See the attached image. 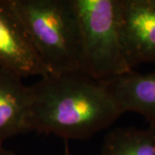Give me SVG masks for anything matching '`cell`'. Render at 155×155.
I'll return each instance as SVG.
<instances>
[{"mask_svg":"<svg viewBox=\"0 0 155 155\" xmlns=\"http://www.w3.org/2000/svg\"><path fill=\"white\" fill-rule=\"evenodd\" d=\"M0 68L22 78L48 74L13 0H0Z\"/></svg>","mask_w":155,"mask_h":155,"instance_id":"obj_4","label":"cell"},{"mask_svg":"<svg viewBox=\"0 0 155 155\" xmlns=\"http://www.w3.org/2000/svg\"><path fill=\"white\" fill-rule=\"evenodd\" d=\"M64 155H73V154H72V153H69V151L67 150H67H66V152H65V154Z\"/></svg>","mask_w":155,"mask_h":155,"instance_id":"obj_10","label":"cell"},{"mask_svg":"<svg viewBox=\"0 0 155 155\" xmlns=\"http://www.w3.org/2000/svg\"><path fill=\"white\" fill-rule=\"evenodd\" d=\"M100 155H155V126L111 129L104 137Z\"/></svg>","mask_w":155,"mask_h":155,"instance_id":"obj_8","label":"cell"},{"mask_svg":"<svg viewBox=\"0 0 155 155\" xmlns=\"http://www.w3.org/2000/svg\"><path fill=\"white\" fill-rule=\"evenodd\" d=\"M31 89L28 132L87 140L124 114L106 84L82 72L47 74Z\"/></svg>","mask_w":155,"mask_h":155,"instance_id":"obj_1","label":"cell"},{"mask_svg":"<svg viewBox=\"0 0 155 155\" xmlns=\"http://www.w3.org/2000/svg\"><path fill=\"white\" fill-rule=\"evenodd\" d=\"M48 74L84 72L80 27L73 0H13Z\"/></svg>","mask_w":155,"mask_h":155,"instance_id":"obj_2","label":"cell"},{"mask_svg":"<svg viewBox=\"0 0 155 155\" xmlns=\"http://www.w3.org/2000/svg\"><path fill=\"white\" fill-rule=\"evenodd\" d=\"M104 83L123 113H138L155 126V71L132 70Z\"/></svg>","mask_w":155,"mask_h":155,"instance_id":"obj_7","label":"cell"},{"mask_svg":"<svg viewBox=\"0 0 155 155\" xmlns=\"http://www.w3.org/2000/svg\"><path fill=\"white\" fill-rule=\"evenodd\" d=\"M83 49L84 73L108 82L132 71L121 40L120 0H73Z\"/></svg>","mask_w":155,"mask_h":155,"instance_id":"obj_3","label":"cell"},{"mask_svg":"<svg viewBox=\"0 0 155 155\" xmlns=\"http://www.w3.org/2000/svg\"><path fill=\"white\" fill-rule=\"evenodd\" d=\"M31 100V86L22 83L21 77L0 68V147L7 139L28 133Z\"/></svg>","mask_w":155,"mask_h":155,"instance_id":"obj_6","label":"cell"},{"mask_svg":"<svg viewBox=\"0 0 155 155\" xmlns=\"http://www.w3.org/2000/svg\"><path fill=\"white\" fill-rule=\"evenodd\" d=\"M0 155H17L15 153L4 148V147H0Z\"/></svg>","mask_w":155,"mask_h":155,"instance_id":"obj_9","label":"cell"},{"mask_svg":"<svg viewBox=\"0 0 155 155\" xmlns=\"http://www.w3.org/2000/svg\"><path fill=\"white\" fill-rule=\"evenodd\" d=\"M121 40L128 66L155 62V0H120Z\"/></svg>","mask_w":155,"mask_h":155,"instance_id":"obj_5","label":"cell"}]
</instances>
